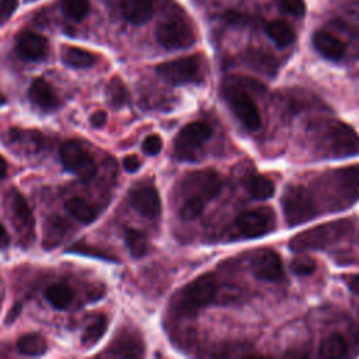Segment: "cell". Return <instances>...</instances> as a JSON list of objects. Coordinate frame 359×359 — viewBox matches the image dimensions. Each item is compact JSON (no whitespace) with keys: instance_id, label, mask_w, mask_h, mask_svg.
<instances>
[{"instance_id":"cell-5","label":"cell","mask_w":359,"mask_h":359,"mask_svg":"<svg viewBox=\"0 0 359 359\" xmlns=\"http://www.w3.org/2000/svg\"><path fill=\"white\" fill-rule=\"evenodd\" d=\"M222 94L235 115L247 129L256 131L261 126L260 110L250 93L242 86V82H229L224 86Z\"/></svg>"},{"instance_id":"cell-1","label":"cell","mask_w":359,"mask_h":359,"mask_svg":"<svg viewBox=\"0 0 359 359\" xmlns=\"http://www.w3.org/2000/svg\"><path fill=\"white\" fill-rule=\"evenodd\" d=\"M218 282L212 274H204L186 285L177 298V309L186 314L197 313L215 300Z\"/></svg>"},{"instance_id":"cell-34","label":"cell","mask_w":359,"mask_h":359,"mask_svg":"<svg viewBox=\"0 0 359 359\" xmlns=\"http://www.w3.org/2000/svg\"><path fill=\"white\" fill-rule=\"evenodd\" d=\"M291 270L300 277L312 275L316 271V261L310 257H298L291 263Z\"/></svg>"},{"instance_id":"cell-10","label":"cell","mask_w":359,"mask_h":359,"mask_svg":"<svg viewBox=\"0 0 359 359\" xmlns=\"http://www.w3.org/2000/svg\"><path fill=\"white\" fill-rule=\"evenodd\" d=\"M235 225L243 236L256 239L275 229V215L272 210L267 207L246 210L239 214Z\"/></svg>"},{"instance_id":"cell-7","label":"cell","mask_w":359,"mask_h":359,"mask_svg":"<svg viewBox=\"0 0 359 359\" xmlns=\"http://www.w3.org/2000/svg\"><path fill=\"white\" fill-rule=\"evenodd\" d=\"M212 136V126L205 121H194L178 132L174 153L178 160H193L203 145Z\"/></svg>"},{"instance_id":"cell-39","label":"cell","mask_w":359,"mask_h":359,"mask_svg":"<svg viewBox=\"0 0 359 359\" xmlns=\"http://www.w3.org/2000/svg\"><path fill=\"white\" fill-rule=\"evenodd\" d=\"M90 121H91V125H93L94 128H101V126H104V124L107 122V112H105V111H96V112L91 115Z\"/></svg>"},{"instance_id":"cell-9","label":"cell","mask_w":359,"mask_h":359,"mask_svg":"<svg viewBox=\"0 0 359 359\" xmlns=\"http://www.w3.org/2000/svg\"><path fill=\"white\" fill-rule=\"evenodd\" d=\"M59 156L62 164L83 182H89L97 173V164L93 156L78 140L65 142L61 146Z\"/></svg>"},{"instance_id":"cell-23","label":"cell","mask_w":359,"mask_h":359,"mask_svg":"<svg viewBox=\"0 0 359 359\" xmlns=\"http://www.w3.org/2000/svg\"><path fill=\"white\" fill-rule=\"evenodd\" d=\"M45 298L55 309L64 310L71 306L73 300V291L71 286L65 284H57L47 289Z\"/></svg>"},{"instance_id":"cell-25","label":"cell","mask_w":359,"mask_h":359,"mask_svg":"<svg viewBox=\"0 0 359 359\" xmlns=\"http://www.w3.org/2000/svg\"><path fill=\"white\" fill-rule=\"evenodd\" d=\"M249 193L256 200H270L275 194V184L264 175H254L249 183Z\"/></svg>"},{"instance_id":"cell-6","label":"cell","mask_w":359,"mask_h":359,"mask_svg":"<svg viewBox=\"0 0 359 359\" xmlns=\"http://www.w3.org/2000/svg\"><path fill=\"white\" fill-rule=\"evenodd\" d=\"M324 146L332 157H349L359 154V136L346 124L331 121L323 132Z\"/></svg>"},{"instance_id":"cell-40","label":"cell","mask_w":359,"mask_h":359,"mask_svg":"<svg viewBox=\"0 0 359 359\" xmlns=\"http://www.w3.org/2000/svg\"><path fill=\"white\" fill-rule=\"evenodd\" d=\"M346 281V285L349 288V291L353 293V295H358L359 296V274H355V275H349L345 278Z\"/></svg>"},{"instance_id":"cell-18","label":"cell","mask_w":359,"mask_h":359,"mask_svg":"<svg viewBox=\"0 0 359 359\" xmlns=\"http://www.w3.org/2000/svg\"><path fill=\"white\" fill-rule=\"evenodd\" d=\"M153 0H124L122 15L132 24H145L153 16Z\"/></svg>"},{"instance_id":"cell-29","label":"cell","mask_w":359,"mask_h":359,"mask_svg":"<svg viewBox=\"0 0 359 359\" xmlns=\"http://www.w3.org/2000/svg\"><path fill=\"white\" fill-rule=\"evenodd\" d=\"M68 230V224L65 221H62L61 218H54L47 224V235H45V240H44V246L47 249H54L55 246H58Z\"/></svg>"},{"instance_id":"cell-22","label":"cell","mask_w":359,"mask_h":359,"mask_svg":"<svg viewBox=\"0 0 359 359\" xmlns=\"http://www.w3.org/2000/svg\"><path fill=\"white\" fill-rule=\"evenodd\" d=\"M62 59L68 66L76 68V69L90 68L96 64V57L91 52L76 47L65 48L62 52Z\"/></svg>"},{"instance_id":"cell-36","label":"cell","mask_w":359,"mask_h":359,"mask_svg":"<svg viewBox=\"0 0 359 359\" xmlns=\"http://www.w3.org/2000/svg\"><path fill=\"white\" fill-rule=\"evenodd\" d=\"M19 0H0V24H5L17 10Z\"/></svg>"},{"instance_id":"cell-14","label":"cell","mask_w":359,"mask_h":359,"mask_svg":"<svg viewBox=\"0 0 359 359\" xmlns=\"http://www.w3.org/2000/svg\"><path fill=\"white\" fill-rule=\"evenodd\" d=\"M251 271L256 278L267 282H278L285 277L282 260L272 250L258 251L251 260Z\"/></svg>"},{"instance_id":"cell-16","label":"cell","mask_w":359,"mask_h":359,"mask_svg":"<svg viewBox=\"0 0 359 359\" xmlns=\"http://www.w3.org/2000/svg\"><path fill=\"white\" fill-rule=\"evenodd\" d=\"M17 52L23 59L40 61L48 54V41L36 33H23L17 40Z\"/></svg>"},{"instance_id":"cell-32","label":"cell","mask_w":359,"mask_h":359,"mask_svg":"<svg viewBox=\"0 0 359 359\" xmlns=\"http://www.w3.org/2000/svg\"><path fill=\"white\" fill-rule=\"evenodd\" d=\"M62 10L69 19L80 22L89 15L90 3L89 0H62Z\"/></svg>"},{"instance_id":"cell-4","label":"cell","mask_w":359,"mask_h":359,"mask_svg":"<svg viewBox=\"0 0 359 359\" xmlns=\"http://www.w3.org/2000/svg\"><path fill=\"white\" fill-rule=\"evenodd\" d=\"M331 205L345 210L359 200V164L335 170L330 175Z\"/></svg>"},{"instance_id":"cell-41","label":"cell","mask_w":359,"mask_h":359,"mask_svg":"<svg viewBox=\"0 0 359 359\" xmlns=\"http://www.w3.org/2000/svg\"><path fill=\"white\" fill-rule=\"evenodd\" d=\"M8 243H9V236L5 230V228L0 225V249H3L5 246H8Z\"/></svg>"},{"instance_id":"cell-28","label":"cell","mask_w":359,"mask_h":359,"mask_svg":"<svg viewBox=\"0 0 359 359\" xmlns=\"http://www.w3.org/2000/svg\"><path fill=\"white\" fill-rule=\"evenodd\" d=\"M125 242H126V246H128L132 257L140 258L147 253V237L142 230L126 229L125 230Z\"/></svg>"},{"instance_id":"cell-19","label":"cell","mask_w":359,"mask_h":359,"mask_svg":"<svg viewBox=\"0 0 359 359\" xmlns=\"http://www.w3.org/2000/svg\"><path fill=\"white\" fill-rule=\"evenodd\" d=\"M313 45L324 58L331 61L341 59L345 52L344 43L325 31H317L313 36Z\"/></svg>"},{"instance_id":"cell-2","label":"cell","mask_w":359,"mask_h":359,"mask_svg":"<svg viewBox=\"0 0 359 359\" xmlns=\"http://www.w3.org/2000/svg\"><path fill=\"white\" fill-rule=\"evenodd\" d=\"M352 230V224L349 221H338L332 224H325L323 226L306 230L291 240V249L293 251H303L307 249H325L342 240Z\"/></svg>"},{"instance_id":"cell-37","label":"cell","mask_w":359,"mask_h":359,"mask_svg":"<svg viewBox=\"0 0 359 359\" xmlns=\"http://www.w3.org/2000/svg\"><path fill=\"white\" fill-rule=\"evenodd\" d=\"M143 150L150 154V156H156L160 153L161 147H163V140L159 135H149L145 140H143V145H142Z\"/></svg>"},{"instance_id":"cell-30","label":"cell","mask_w":359,"mask_h":359,"mask_svg":"<svg viewBox=\"0 0 359 359\" xmlns=\"http://www.w3.org/2000/svg\"><path fill=\"white\" fill-rule=\"evenodd\" d=\"M107 97H108V103L115 108H121L128 103L129 94H128V90H126L125 85L122 83V80L119 78H114L108 83Z\"/></svg>"},{"instance_id":"cell-20","label":"cell","mask_w":359,"mask_h":359,"mask_svg":"<svg viewBox=\"0 0 359 359\" xmlns=\"http://www.w3.org/2000/svg\"><path fill=\"white\" fill-rule=\"evenodd\" d=\"M65 208L75 219L82 224H90L97 218V210L83 198L73 197L66 201Z\"/></svg>"},{"instance_id":"cell-21","label":"cell","mask_w":359,"mask_h":359,"mask_svg":"<svg viewBox=\"0 0 359 359\" xmlns=\"http://www.w3.org/2000/svg\"><path fill=\"white\" fill-rule=\"evenodd\" d=\"M348 352V344L342 334L332 332L325 337L318 348V355L321 358H341Z\"/></svg>"},{"instance_id":"cell-35","label":"cell","mask_w":359,"mask_h":359,"mask_svg":"<svg viewBox=\"0 0 359 359\" xmlns=\"http://www.w3.org/2000/svg\"><path fill=\"white\" fill-rule=\"evenodd\" d=\"M282 9L296 17H302L306 12V3L305 0H281Z\"/></svg>"},{"instance_id":"cell-24","label":"cell","mask_w":359,"mask_h":359,"mask_svg":"<svg viewBox=\"0 0 359 359\" xmlns=\"http://www.w3.org/2000/svg\"><path fill=\"white\" fill-rule=\"evenodd\" d=\"M17 348L23 355L40 356L47 352V341L41 334H26L17 341Z\"/></svg>"},{"instance_id":"cell-27","label":"cell","mask_w":359,"mask_h":359,"mask_svg":"<svg viewBox=\"0 0 359 359\" xmlns=\"http://www.w3.org/2000/svg\"><path fill=\"white\" fill-rule=\"evenodd\" d=\"M107 327H108V320H107L105 316L96 317V320H93L87 325V328L85 330V332L82 335L83 345H86V346L96 345L103 338V335L105 334Z\"/></svg>"},{"instance_id":"cell-12","label":"cell","mask_w":359,"mask_h":359,"mask_svg":"<svg viewBox=\"0 0 359 359\" xmlns=\"http://www.w3.org/2000/svg\"><path fill=\"white\" fill-rule=\"evenodd\" d=\"M156 40L166 50H183L194 44L196 36L191 27L184 22L171 20L157 27Z\"/></svg>"},{"instance_id":"cell-3","label":"cell","mask_w":359,"mask_h":359,"mask_svg":"<svg viewBox=\"0 0 359 359\" xmlns=\"http://www.w3.org/2000/svg\"><path fill=\"white\" fill-rule=\"evenodd\" d=\"M285 219L291 228L306 224L318 215L310 191L303 186H289L282 198Z\"/></svg>"},{"instance_id":"cell-31","label":"cell","mask_w":359,"mask_h":359,"mask_svg":"<svg viewBox=\"0 0 359 359\" xmlns=\"http://www.w3.org/2000/svg\"><path fill=\"white\" fill-rule=\"evenodd\" d=\"M114 355L124 358H135L143 355V346L138 338L125 337L118 341L114 346Z\"/></svg>"},{"instance_id":"cell-17","label":"cell","mask_w":359,"mask_h":359,"mask_svg":"<svg viewBox=\"0 0 359 359\" xmlns=\"http://www.w3.org/2000/svg\"><path fill=\"white\" fill-rule=\"evenodd\" d=\"M30 100L43 110H54L59 105V98L54 87L44 79H36L29 90Z\"/></svg>"},{"instance_id":"cell-38","label":"cell","mask_w":359,"mask_h":359,"mask_svg":"<svg viewBox=\"0 0 359 359\" xmlns=\"http://www.w3.org/2000/svg\"><path fill=\"white\" fill-rule=\"evenodd\" d=\"M124 167H125V170H126L128 173H135V171H138L139 167H140V160H139V157L135 156V154L126 156V157L124 159Z\"/></svg>"},{"instance_id":"cell-15","label":"cell","mask_w":359,"mask_h":359,"mask_svg":"<svg viewBox=\"0 0 359 359\" xmlns=\"http://www.w3.org/2000/svg\"><path fill=\"white\" fill-rule=\"evenodd\" d=\"M129 203L133 210L149 219H154L161 212V201L154 187L142 184L131 191Z\"/></svg>"},{"instance_id":"cell-26","label":"cell","mask_w":359,"mask_h":359,"mask_svg":"<svg viewBox=\"0 0 359 359\" xmlns=\"http://www.w3.org/2000/svg\"><path fill=\"white\" fill-rule=\"evenodd\" d=\"M265 30L268 37L278 47H288L295 41L293 30L284 22H271Z\"/></svg>"},{"instance_id":"cell-33","label":"cell","mask_w":359,"mask_h":359,"mask_svg":"<svg viewBox=\"0 0 359 359\" xmlns=\"http://www.w3.org/2000/svg\"><path fill=\"white\" fill-rule=\"evenodd\" d=\"M205 203L197 197H186L182 207H180V217L184 221L197 219L204 211Z\"/></svg>"},{"instance_id":"cell-13","label":"cell","mask_w":359,"mask_h":359,"mask_svg":"<svg viewBox=\"0 0 359 359\" xmlns=\"http://www.w3.org/2000/svg\"><path fill=\"white\" fill-rule=\"evenodd\" d=\"M186 189L191 191V194L187 197H197L205 203L215 198L221 193L222 178L219 173L212 168L201 170L186 178Z\"/></svg>"},{"instance_id":"cell-42","label":"cell","mask_w":359,"mask_h":359,"mask_svg":"<svg viewBox=\"0 0 359 359\" xmlns=\"http://www.w3.org/2000/svg\"><path fill=\"white\" fill-rule=\"evenodd\" d=\"M8 174V161L3 156H0V178H3Z\"/></svg>"},{"instance_id":"cell-11","label":"cell","mask_w":359,"mask_h":359,"mask_svg":"<svg viewBox=\"0 0 359 359\" xmlns=\"http://www.w3.org/2000/svg\"><path fill=\"white\" fill-rule=\"evenodd\" d=\"M6 207L9 218L12 219L16 230L24 243H30L34 235V217L33 212L17 190H10L6 196Z\"/></svg>"},{"instance_id":"cell-8","label":"cell","mask_w":359,"mask_h":359,"mask_svg":"<svg viewBox=\"0 0 359 359\" xmlns=\"http://www.w3.org/2000/svg\"><path fill=\"white\" fill-rule=\"evenodd\" d=\"M157 73L171 85H190L201 80L203 66L198 57H184L160 64Z\"/></svg>"}]
</instances>
